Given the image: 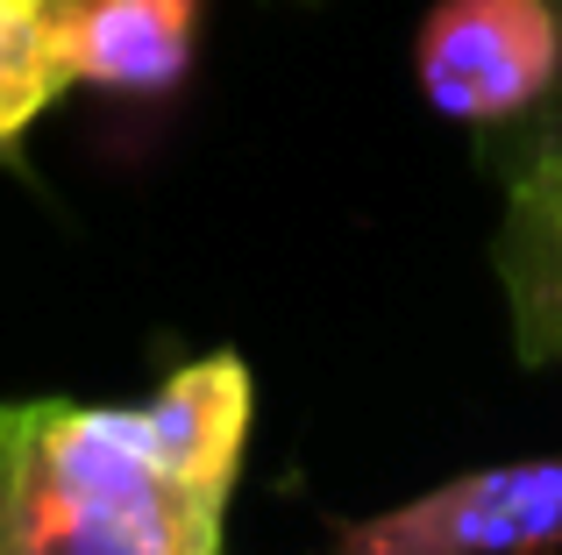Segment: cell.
Returning <instances> with one entry per match:
<instances>
[{"mask_svg": "<svg viewBox=\"0 0 562 555\" xmlns=\"http://www.w3.org/2000/svg\"><path fill=\"white\" fill-rule=\"evenodd\" d=\"M555 14H562V0H555ZM555 122H562V86H555Z\"/></svg>", "mask_w": 562, "mask_h": 555, "instance_id": "52a82bcc", "label": "cell"}, {"mask_svg": "<svg viewBox=\"0 0 562 555\" xmlns=\"http://www.w3.org/2000/svg\"><path fill=\"white\" fill-rule=\"evenodd\" d=\"M65 86L165 100L200 57V0H50Z\"/></svg>", "mask_w": 562, "mask_h": 555, "instance_id": "5b68a950", "label": "cell"}, {"mask_svg": "<svg viewBox=\"0 0 562 555\" xmlns=\"http://www.w3.org/2000/svg\"><path fill=\"white\" fill-rule=\"evenodd\" d=\"M65 65L50 36V0H0V157L65 100Z\"/></svg>", "mask_w": 562, "mask_h": 555, "instance_id": "8992f818", "label": "cell"}, {"mask_svg": "<svg viewBox=\"0 0 562 555\" xmlns=\"http://www.w3.org/2000/svg\"><path fill=\"white\" fill-rule=\"evenodd\" d=\"M257 377L206 349L143 399L0 406V555H228Z\"/></svg>", "mask_w": 562, "mask_h": 555, "instance_id": "6da1fadb", "label": "cell"}, {"mask_svg": "<svg viewBox=\"0 0 562 555\" xmlns=\"http://www.w3.org/2000/svg\"><path fill=\"white\" fill-rule=\"evenodd\" d=\"M492 271L506 292V328L520 363L562 371V122L535 128L506 171V207L492 236Z\"/></svg>", "mask_w": 562, "mask_h": 555, "instance_id": "277c9868", "label": "cell"}, {"mask_svg": "<svg viewBox=\"0 0 562 555\" xmlns=\"http://www.w3.org/2000/svg\"><path fill=\"white\" fill-rule=\"evenodd\" d=\"M413 79L441 122L513 128L562 86L555 0H435L413 36Z\"/></svg>", "mask_w": 562, "mask_h": 555, "instance_id": "7a4b0ae2", "label": "cell"}, {"mask_svg": "<svg viewBox=\"0 0 562 555\" xmlns=\"http://www.w3.org/2000/svg\"><path fill=\"white\" fill-rule=\"evenodd\" d=\"M328 555H562V456L477 463L363 520H328Z\"/></svg>", "mask_w": 562, "mask_h": 555, "instance_id": "3957f363", "label": "cell"}]
</instances>
